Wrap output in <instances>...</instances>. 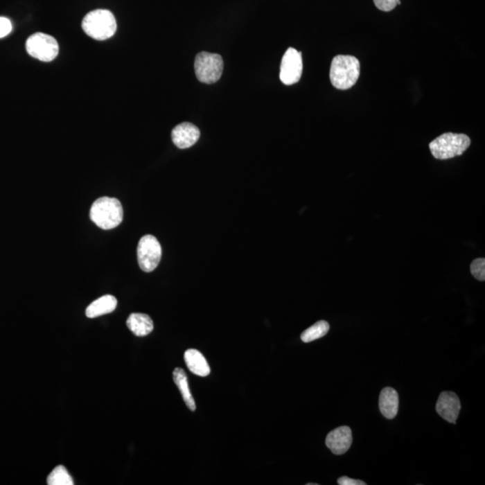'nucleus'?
<instances>
[{
	"label": "nucleus",
	"instance_id": "obj_1",
	"mask_svg": "<svg viewBox=\"0 0 485 485\" xmlns=\"http://www.w3.org/2000/svg\"><path fill=\"white\" fill-rule=\"evenodd\" d=\"M360 74V63L356 57L338 55L333 58L330 69V80L335 89H351L359 80Z\"/></svg>",
	"mask_w": 485,
	"mask_h": 485
},
{
	"label": "nucleus",
	"instance_id": "obj_2",
	"mask_svg": "<svg viewBox=\"0 0 485 485\" xmlns=\"http://www.w3.org/2000/svg\"><path fill=\"white\" fill-rule=\"evenodd\" d=\"M90 218L102 229H113L120 225L123 218V209L119 200L102 197L93 203Z\"/></svg>",
	"mask_w": 485,
	"mask_h": 485
},
{
	"label": "nucleus",
	"instance_id": "obj_3",
	"mask_svg": "<svg viewBox=\"0 0 485 485\" xmlns=\"http://www.w3.org/2000/svg\"><path fill=\"white\" fill-rule=\"evenodd\" d=\"M82 28L91 38L104 41L111 38L116 32L117 23L111 11L96 9L84 17Z\"/></svg>",
	"mask_w": 485,
	"mask_h": 485
},
{
	"label": "nucleus",
	"instance_id": "obj_4",
	"mask_svg": "<svg viewBox=\"0 0 485 485\" xmlns=\"http://www.w3.org/2000/svg\"><path fill=\"white\" fill-rule=\"evenodd\" d=\"M471 144V139L466 134L444 133L430 143V150L436 159L445 160L461 156Z\"/></svg>",
	"mask_w": 485,
	"mask_h": 485
},
{
	"label": "nucleus",
	"instance_id": "obj_5",
	"mask_svg": "<svg viewBox=\"0 0 485 485\" xmlns=\"http://www.w3.org/2000/svg\"><path fill=\"white\" fill-rule=\"evenodd\" d=\"M223 68L222 57L218 54L206 51L197 54L194 69L197 78L202 83H216L222 76Z\"/></svg>",
	"mask_w": 485,
	"mask_h": 485
},
{
	"label": "nucleus",
	"instance_id": "obj_6",
	"mask_svg": "<svg viewBox=\"0 0 485 485\" xmlns=\"http://www.w3.org/2000/svg\"><path fill=\"white\" fill-rule=\"evenodd\" d=\"M26 51L30 56L41 62H48L58 56L59 44L53 36L36 33L27 40Z\"/></svg>",
	"mask_w": 485,
	"mask_h": 485
},
{
	"label": "nucleus",
	"instance_id": "obj_7",
	"mask_svg": "<svg viewBox=\"0 0 485 485\" xmlns=\"http://www.w3.org/2000/svg\"><path fill=\"white\" fill-rule=\"evenodd\" d=\"M137 254L139 265L142 271L153 272L161 260V245L154 236L146 235L139 242Z\"/></svg>",
	"mask_w": 485,
	"mask_h": 485
},
{
	"label": "nucleus",
	"instance_id": "obj_8",
	"mask_svg": "<svg viewBox=\"0 0 485 485\" xmlns=\"http://www.w3.org/2000/svg\"><path fill=\"white\" fill-rule=\"evenodd\" d=\"M303 62L301 53L296 48H288L281 60L280 78L286 86L298 83L301 78Z\"/></svg>",
	"mask_w": 485,
	"mask_h": 485
},
{
	"label": "nucleus",
	"instance_id": "obj_9",
	"mask_svg": "<svg viewBox=\"0 0 485 485\" xmlns=\"http://www.w3.org/2000/svg\"><path fill=\"white\" fill-rule=\"evenodd\" d=\"M461 410L459 396L453 392H443L439 396L436 405V411L444 420L456 423Z\"/></svg>",
	"mask_w": 485,
	"mask_h": 485
},
{
	"label": "nucleus",
	"instance_id": "obj_10",
	"mask_svg": "<svg viewBox=\"0 0 485 485\" xmlns=\"http://www.w3.org/2000/svg\"><path fill=\"white\" fill-rule=\"evenodd\" d=\"M353 443V433L350 427L342 426L332 430L326 436L327 448L335 455H342L350 450Z\"/></svg>",
	"mask_w": 485,
	"mask_h": 485
},
{
	"label": "nucleus",
	"instance_id": "obj_11",
	"mask_svg": "<svg viewBox=\"0 0 485 485\" xmlns=\"http://www.w3.org/2000/svg\"><path fill=\"white\" fill-rule=\"evenodd\" d=\"M200 136L201 132L198 127L190 123L179 124L172 130L173 142L181 150L192 147L198 141Z\"/></svg>",
	"mask_w": 485,
	"mask_h": 485
},
{
	"label": "nucleus",
	"instance_id": "obj_12",
	"mask_svg": "<svg viewBox=\"0 0 485 485\" xmlns=\"http://www.w3.org/2000/svg\"><path fill=\"white\" fill-rule=\"evenodd\" d=\"M398 393L392 387H385L380 396L381 414L387 419H394L398 412Z\"/></svg>",
	"mask_w": 485,
	"mask_h": 485
},
{
	"label": "nucleus",
	"instance_id": "obj_13",
	"mask_svg": "<svg viewBox=\"0 0 485 485\" xmlns=\"http://www.w3.org/2000/svg\"><path fill=\"white\" fill-rule=\"evenodd\" d=\"M184 362L193 374L200 376V377H207L208 375H210L211 368L207 360L199 351L194 350V349L187 350L184 353Z\"/></svg>",
	"mask_w": 485,
	"mask_h": 485
},
{
	"label": "nucleus",
	"instance_id": "obj_14",
	"mask_svg": "<svg viewBox=\"0 0 485 485\" xmlns=\"http://www.w3.org/2000/svg\"><path fill=\"white\" fill-rule=\"evenodd\" d=\"M127 326L136 336L143 337L150 335L154 329V324L150 315L133 313L127 320Z\"/></svg>",
	"mask_w": 485,
	"mask_h": 485
},
{
	"label": "nucleus",
	"instance_id": "obj_15",
	"mask_svg": "<svg viewBox=\"0 0 485 485\" xmlns=\"http://www.w3.org/2000/svg\"><path fill=\"white\" fill-rule=\"evenodd\" d=\"M117 307V299L112 295H105L95 300L87 307L86 315L89 318H96L106 314H110Z\"/></svg>",
	"mask_w": 485,
	"mask_h": 485
},
{
	"label": "nucleus",
	"instance_id": "obj_16",
	"mask_svg": "<svg viewBox=\"0 0 485 485\" xmlns=\"http://www.w3.org/2000/svg\"><path fill=\"white\" fill-rule=\"evenodd\" d=\"M173 378H174L175 383L180 391L187 407L192 412L195 411V401H194L192 393H191L186 372L183 369L177 368L173 372Z\"/></svg>",
	"mask_w": 485,
	"mask_h": 485
},
{
	"label": "nucleus",
	"instance_id": "obj_17",
	"mask_svg": "<svg viewBox=\"0 0 485 485\" xmlns=\"http://www.w3.org/2000/svg\"><path fill=\"white\" fill-rule=\"evenodd\" d=\"M330 326L326 321H318V322L309 327L302 333L301 340L304 342H311L315 340L324 337L329 332Z\"/></svg>",
	"mask_w": 485,
	"mask_h": 485
},
{
	"label": "nucleus",
	"instance_id": "obj_18",
	"mask_svg": "<svg viewBox=\"0 0 485 485\" xmlns=\"http://www.w3.org/2000/svg\"><path fill=\"white\" fill-rule=\"evenodd\" d=\"M48 485H73L74 482L63 466H58L47 478Z\"/></svg>",
	"mask_w": 485,
	"mask_h": 485
},
{
	"label": "nucleus",
	"instance_id": "obj_19",
	"mask_svg": "<svg viewBox=\"0 0 485 485\" xmlns=\"http://www.w3.org/2000/svg\"><path fill=\"white\" fill-rule=\"evenodd\" d=\"M471 274L477 280L484 281L485 280V259L477 258L473 261L471 266Z\"/></svg>",
	"mask_w": 485,
	"mask_h": 485
},
{
	"label": "nucleus",
	"instance_id": "obj_20",
	"mask_svg": "<svg viewBox=\"0 0 485 485\" xmlns=\"http://www.w3.org/2000/svg\"><path fill=\"white\" fill-rule=\"evenodd\" d=\"M376 7L384 12H390L395 9L397 5H401L400 0H373Z\"/></svg>",
	"mask_w": 485,
	"mask_h": 485
},
{
	"label": "nucleus",
	"instance_id": "obj_21",
	"mask_svg": "<svg viewBox=\"0 0 485 485\" xmlns=\"http://www.w3.org/2000/svg\"><path fill=\"white\" fill-rule=\"evenodd\" d=\"M12 31L10 20L6 17H0V38L6 37Z\"/></svg>",
	"mask_w": 485,
	"mask_h": 485
},
{
	"label": "nucleus",
	"instance_id": "obj_22",
	"mask_svg": "<svg viewBox=\"0 0 485 485\" xmlns=\"http://www.w3.org/2000/svg\"><path fill=\"white\" fill-rule=\"evenodd\" d=\"M337 483L340 485H366L365 482L355 480V479H351L347 477L339 478Z\"/></svg>",
	"mask_w": 485,
	"mask_h": 485
}]
</instances>
